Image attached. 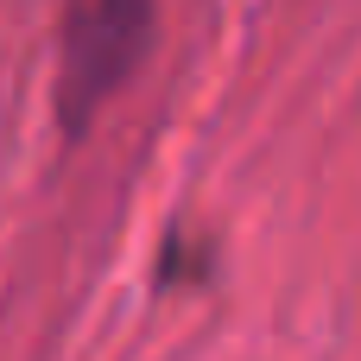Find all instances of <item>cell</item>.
Masks as SVG:
<instances>
[{"label": "cell", "instance_id": "6da1fadb", "mask_svg": "<svg viewBox=\"0 0 361 361\" xmlns=\"http://www.w3.org/2000/svg\"><path fill=\"white\" fill-rule=\"evenodd\" d=\"M152 38V0H70L63 57H57V114L63 133H82L95 108L133 76Z\"/></svg>", "mask_w": 361, "mask_h": 361}]
</instances>
